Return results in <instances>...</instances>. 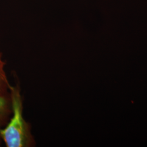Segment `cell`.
Wrapping results in <instances>:
<instances>
[{"label":"cell","mask_w":147,"mask_h":147,"mask_svg":"<svg viewBox=\"0 0 147 147\" xmlns=\"http://www.w3.org/2000/svg\"><path fill=\"white\" fill-rule=\"evenodd\" d=\"M12 114L5 127L0 129V138L7 147H33L36 146L31 126L24 117V99L20 84L16 82L9 89Z\"/></svg>","instance_id":"obj_1"},{"label":"cell","mask_w":147,"mask_h":147,"mask_svg":"<svg viewBox=\"0 0 147 147\" xmlns=\"http://www.w3.org/2000/svg\"><path fill=\"white\" fill-rule=\"evenodd\" d=\"M11 114L12 107L9 92L0 95V129L7 124Z\"/></svg>","instance_id":"obj_2"},{"label":"cell","mask_w":147,"mask_h":147,"mask_svg":"<svg viewBox=\"0 0 147 147\" xmlns=\"http://www.w3.org/2000/svg\"><path fill=\"white\" fill-rule=\"evenodd\" d=\"M5 65V61L3 58L2 53L0 51V95L9 93L11 86L6 73Z\"/></svg>","instance_id":"obj_3"},{"label":"cell","mask_w":147,"mask_h":147,"mask_svg":"<svg viewBox=\"0 0 147 147\" xmlns=\"http://www.w3.org/2000/svg\"><path fill=\"white\" fill-rule=\"evenodd\" d=\"M1 140L0 138V146H1Z\"/></svg>","instance_id":"obj_4"}]
</instances>
